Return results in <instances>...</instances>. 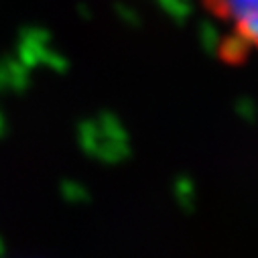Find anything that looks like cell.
<instances>
[{
  "mask_svg": "<svg viewBox=\"0 0 258 258\" xmlns=\"http://www.w3.org/2000/svg\"><path fill=\"white\" fill-rule=\"evenodd\" d=\"M204 7L228 29L236 47L258 49V0H204Z\"/></svg>",
  "mask_w": 258,
  "mask_h": 258,
  "instance_id": "obj_1",
  "label": "cell"
}]
</instances>
